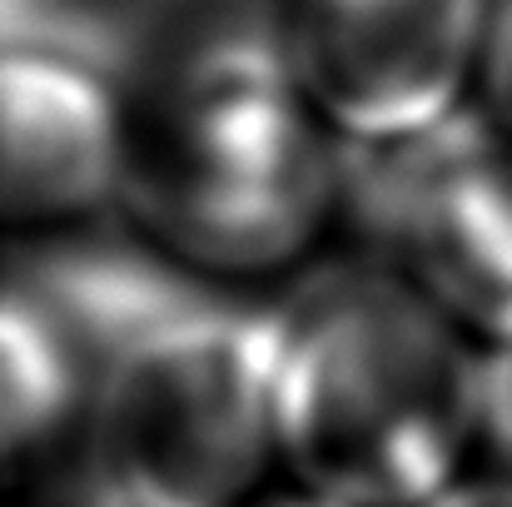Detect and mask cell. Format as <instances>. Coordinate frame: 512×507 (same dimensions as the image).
Listing matches in <instances>:
<instances>
[{"mask_svg":"<svg viewBox=\"0 0 512 507\" xmlns=\"http://www.w3.org/2000/svg\"><path fill=\"white\" fill-rule=\"evenodd\" d=\"M120 95L60 45H0V234H55L120 194Z\"/></svg>","mask_w":512,"mask_h":507,"instance_id":"8992f818","label":"cell"},{"mask_svg":"<svg viewBox=\"0 0 512 507\" xmlns=\"http://www.w3.org/2000/svg\"><path fill=\"white\" fill-rule=\"evenodd\" d=\"M378 150L388 160L373 174V219L398 284L463 338L512 343V135L448 115Z\"/></svg>","mask_w":512,"mask_h":507,"instance_id":"277c9868","label":"cell"},{"mask_svg":"<svg viewBox=\"0 0 512 507\" xmlns=\"http://www.w3.org/2000/svg\"><path fill=\"white\" fill-rule=\"evenodd\" d=\"M249 507H334V503H324V498H314V493L294 488V493H259Z\"/></svg>","mask_w":512,"mask_h":507,"instance_id":"8fae6325","label":"cell"},{"mask_svg":"<svg viewBox=\"0 0 512 507\" xmlns=\"http://www.w3.org/2000/svg\"><path fill=\"white\" fill-rule=\"evenodd\" d=\"M483 90H488V105H493V125L512 135V5L493 20L488 30V55H483V70H478Z\"/></svg>","mask_w":512,"mask_h":507,"instance_id":"9c48e42d","label":"cell"},{"mask_svg":"<svg viewBox=\"0 0 512 507\" xmlns=\"http://www.w3.org/2000/svg\"><path fill=\"white\" fill-rule=\"evenodd\" d=\"M274 433L324 503L428 507L478 448V358L408 284H334L279 324Z\"/></svg>","mask_w":512,"mask_h":507,"instance_id":"3957f363","label":"cell"},{"mask_svg":"<svg viewBox=\"0 0 512 507\" xmlns=\"http://www.w3.org/2000/svg\"><path fill=\"white\" fill-rule=\"evenodd\" d=\"M478 443L493 453L498 478H512V343L478 363Z\"/></svg>","mask_w":512,"mask_h":507,"instance_id":"ba28073f","label":"cell"},{"mask_svg":"<svg viewBox=\"0 0 512 507\" xmlns=\"http://www.w3.org/2000/svg\"><path fill=\"white\" fill-rule=\"evenodd\" d=\"M488 30V0H294L279 40L324 125L398 145L458 115Z\"/></svg>","mask_w":512,"mask_h":507,"instance_id":"5b68a950","label":"cell"},{"mask_svg":"<svg viewBox=\"0 0 512 507\" xmlns=\"http://www.w3.org/2000/svg\"><path fill=\"white\" fill-rule=\"evenodd\" d=\"M90 413V363L30 284H0V473L45 458Z\"/></svg>","mask_w":512,"mask_h":507,"instance_id":"52a82bcc","label":"cell"},{"mask_svg":"<svg viewBox=\"0 0 512 507\" xmlns=\"http://www.w3.org/2000/svg\"><path fill=\"white\" fill-rule=\"evenodd\" d=\"M120 120V199L189 269L269 274L319 239L339 184L284 40L184 35L120 95Z\"/></svg>","mask_w":512,"mask_h":507,"instance_id":"7a4b0ae2","label":"cell"},{"mask_svg":"<svg viewBox=\"0 0 512 507\" xmlns=\"http://www.w3.org/2000/svg\"><path fill=\"white\" fill-rule=\"evenodd\" d=\"M30 289L90 363L95 483L120 507H249L279 463V324L155 304L110 259H60Z\"/></svg>","mask_w":512,"mask_h":507,"instance_id":"6da1fadb","label":"cell"},{"mask_svg":"<svg viewBox=\"0 0 512 507\" xmlns=\"http://www.w3.org/2000/svg\"><path fill=\"white\" fill-rule=\"evenodd\" d=\"M428 507H512V478H483V483H453Z\"/></svg>","mask_w":512,"mask_h":507,"instance_id":"30bf717a","label":"cell"}]
</instances>
